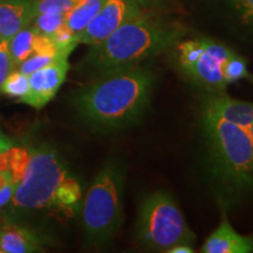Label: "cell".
<instances>
[{"label": "cell", "instance_id": "6da1fadb", "mask_svg": "<svg viewBox=\"0 0 253 253\" xmlns=\"http://www.w3.org/2000/svg\"><path fill=\"white\" fill-rule=\"evenodd\" d=\"M154 77L137 66L112 69L84 87L75 107L86 121L97 126H122L140 114L149 101Z\"/></svg>", "mask_w": 253, "mask_h": 253}, {"label": "cell", "instance_id": "7a4b0ae2", "mask_svg": "<svg viewBox=\"0 0 253 253\" xmlns=\"http://www.w3.org/2000/svg\"><path fill=\"white\" fill-rule=\"evenodd\" d=\"M30 162L20 182L15 186L12 202L28 210L56 209L72 214L80 204L81 186L68 172L62 158L52 148H30Z\"/></svg>", "mask_w": 253, "mask_h": 253}, {"label": "cell", "instance_id": "3957f363", "mask_svg": "<svg viewBox=\"0 0 253 253\" xmlns=\"http://www.w3.org/2000/svg\"><path fill=\"white\" fill-rule=\"evenodd\" d=\"M177 36L178 31L175 28L168 27L141 12L99 45L93 46L88 61L102 73L130 67L168 48Z\"/></svg>", "mask_w": 253, "mask_h": 253}, {"label": "cell", "instance_id": "277c9868", "mask_svg": "<svg viewBox=\"0 0 253 253\" xmlns=\"http://www.w3.org/2000/svg\"><path fill=\"white\" fill-rule=\"evenodd\" d=\"M203 125L221 173L237 188H253V141L249 129L207 112Z\"/></svg>", "mask_w": 253, "mask_h": 253}, {"label": "cell", "instance_id": "5b68a950", "mask_svg": "<svg viewBox=\"0 0 253 253\" xmlns=\"http://www.w3.org/2000/svg\"><path fill=\"white\" fill-rule=\"evenodd\" d=\"M122 175L115 164L104 167L88 189L82 204V224L94 242H104L122 223Z\"/></svg>", "mask_w": 253, "mask_h": 253}, {"label": "cell", "instance_id": "8992f818", "mask_svg": "<svg viewBox=\"0 0 253 253\" xmlns=\"http://www.w3.org/2000/svg\"><path fill=\"white\" fill-rule=\"evenodd\" d=\"M140 242L155 251L168 252L178 244L195 242L182 211L166 192H155L144 199L137 223Z\"/></svg>", "mask_w": 253, "mask_h": 253}, {"label": "cell", "instance_id": "52a82bcc", "mask_svg": "<svg viewBox=\"0 0 253 253\" xmlns=\"http://www.w3.org/2000/svg\"><path fill=\"white\" fill-rule=\"evenodd\" d=\"M138 13H141V8L136 0H107L90 23L77 34L78 42L99 45L126 20Z\"/></svg>", "mask_w": 253, "mask_h": 253}, {"label": "cell", "instance_id": "ba28073f", "mask_svg": "<svg viewBox=\"0 0 253 253\" xmlns=\"http://www.w3.org/2000/svg\"><path fill=\"white\" fill-rule=\"evenodd\" d=\"M233 50L210 39H204V48L194 65L184 69L192 80L207 89L223 90L229 84L224 78V67Z\"/></svg>", "mask_w": 253, "mask_h": 253}, {"label": "cell", "instance_id": "9c48e42d", "mask_svg": "<svg viewBox=\"0 0 253 253\" xmlns=\"http://www.w3.org/2000/svg\"><path fill=\"white\" fill-rule=\"evenodd\" d=\"M68 56L65 54L59 55L46 67L31 73L28 75L30 90L19 101L36 109H41L46 106L55 96L66 80L69 69Z\"/></svg>", "mask_w": 253, "mask_h": 253}, {"label": "cell", "instance_id": "30bf717a", "mask_svg": "<svg viewBox=\"0 0 253 253\" xmlns=\"http://www.w3.org/2000/svg\"><path fill=\"white\" fill-rule=\"evenodd\" d=\"M204 253H250L253 252V235H240L231 225L223 210L219 226L208 237L202 246Z\"/></svg>", "mask_w": 253, "mask_h": 253}, {"label": "cell", "instance_id": "8fae6325", "mask_svg": "<svg viewBox=\"0 0 253 253\" xmlns=\"http://www.w3.org/2000/svg\"><path fill=\"white\" fill-rule=\"evenodd\" d=\"M203 112L249 129L253 120V102L232 99L227 95H213L205 101Z\"/></svg>", "mask_w": 253, "mask_h": 253}, {"label": "cell", "instance_id": "7c38bea8", "mask_svg": "<svg viewBox=\"0 0 253 253\" xmlns=\"http://www.w3.org/2000/svg\"><path fill=\"white\" fill-rule=\"evenodd\" d=\"M34 18L33 0H0V40H9Z\"/></svg>", "mask_w": 253, "mask_h": 253}, {"label": "cell", "instance_id": "4fadbf2b", "mask_svg": "<svg viewBox=\"0 0 253 253\" xmlns=\"http://www.w3.org/2000/svg\"><path fill=\"white\" fill-rule=\"evenodd\" d=\"M39 250V240L30 231L18 226L0 230V253H28Z\"/></svg>", "mask_w": 253, "mask_h": 253}, {"label": "cell", "instance_id": "5bb4252c", "mask_svg": "<svg viewBox=\"0 0 253 253\" xmlns=\"http://www.w3.org/2000/svg\"><path fill=\"white\" fill-rule=\"evenodd\" d=\"M106 1L107 0H80L68 13H66L65 25L73 33L79 34L90 23Z\"/></svg>", "mask_w": 253, "mask_h": 253}, {"label": "cell", "instance_id": "9a60e30c", "mask_svg": "<svg viewBox=\"0 0 253 253\" xmlns=\"http://www.w3.org/2000/svg\"><path fill=\"white\" fill-rule=\"evenodd\" d=\"M36 34L37 31L33 27L27 26L8 40L9 53H11L15 68L21 62L33 55Z\"/></svg>", "mask_w": 253, "mask_h": 253}, {"label": "cell", "instance_id": "2e32d148", "mask_svg": "<svg viewBox=\"0 0 253 253\" xmlns=\"http://www.w3.org/2000/svg\"><path fill=\"white\" fill-rule=\"evenodd\" d=\"M30 90V79L28 75L19 72L17 68L9 73L1 86V93L7 94L15 99H23Z\"/></svg>", "mask_w": 253, "mask_h": 253}, {"label": "cell", "instance_id": "e0dca14e", "mask_svg": "<svg viewBox=\"0 0 253 253\" xmlns=\"http://www.w3.org/2000/svg\"><path fill=\"white\" fill-rule=\"evenodd\" d=\"M9 156V173L12 182L18 184L23 179L26 168L30 162V148H13L8 150Z\"/></svg>", "mask_w": 253, "mask_h": 253}, {"label": "cell", "instance_id": "ac0fdd59", "mask_svg": "<svg viewBox=\"0 0 253 253\" xmlns=\"http://www.w3.org/2000/svg\"><path fill=\"white\" fill-rule=\"evenodd\" d=\"M65 15L66 14L63 13H53V12L40 13L33 19L32 27L38 33L43 34V36L47 37H52L65 24Z\"/></svg>", "mask_w": 253, "mask_h": 253}, {"label": "cell", "instance_id": "d6986e66", "mask_svg": "<svg viewBox=\"0 0 253 253\" xmlns=\"http://www.w3.org/2000/svg\"><path fill=\"white\" fill-rule=\"evenodd\" d=\"M204 48V39H195L183 41L177 47L178 49V61L183 71L197 61Z\"/></svg>", "mask_w": 253, "mask_h": 253}, {"label": "cell", "instance_id": "ffe728a7", "mask_svg": "<svg viewBox=\"0 0 253 253\" xmlns=\"http://www.w3.org/2000/svg\"><path fill=\"white\" fill-rule=\"evenodd\" d=\"M250 77L248 62L244 58L235 53L231 58L227 60L224 67V78L227 84L232 82L239 81L242 79H248Z\"/></svg>", "mask_w": 253, "mask_h": 253}, {"label": "cell", "instance_id": "44dd1931", "mask_svg": "<svg viewBox=\"0 0 253 253\" xmlns=\"http://www.w3.org/2000/svg\"><path fill=\"white\" fill-rule=\"evenodd\" d=\"M80 0H33L34 15L40 13H68Z\"/></svg>", "mask_w": 253, "mask_h": 253}, {"label": "cell", "instance_id": "7402d4cb", "mask_svg": "<svg viewBox=\"0 0 253 253\" xmlns=\"http://www.w3.org/2000/svg\"><path fill=\"white\" fill-rule=\"evenodd\" d=\"M62 55V54H60ZM66 55V54H65ZM59 56V55H58ZM58 56H49V55H40V54H33L30 58L25 60L18 66L17 69L19 72L24 73V74L30 75L31 73L38 71V69L46 67L47 65L52 63Z\"/></svg>", "mask_w": 253, "mask_h": 253}, {"label": "cell", "instance_id": "603a6c76", "mask_svg": "<svg viewBox=\"0 0 253 253\" xmlns=\"http://www.w3.org/2000/svg\"><path fill=\"white\" fill-rule=\"evenodd\" d=\"M14 69L15 66L9 53L8 40H0V93H1V86L6 78Z\"/></svg>", "mask_w": 253, "mask_h": 253}, {"label": "cell", "instance_id": "cb8c5ba5", "mask_svg": "<svg viewBox=\"0 0 253 253\" xmlns=\"http://www.w3.org/2000/svg\"><path fill=\"white\" fill-rule=\"evenodd\" d=\"M15 186H17V184L14 182H9L5 186L0 188V208L4 207L13 198Z\"/></svg>", "mask_w": 253, "mask_h": 253}, {"label": "cell", "instance_id": "d4e9b609", "mask_svg": "<svg viewBox=\"0 0 253 253\" xmlns=\"http://www.w3.org/2000/svg\"><path fill=\"white\" fill-rule=\"evenodd\" d=\"M232 4L239 15L253 11V0H232Z\"/></svg>", "mask_w": 253, "mask_h": 253}, {"label": "cell", "instance_id": "484cf974", "mask_svg": "<svg viewBox=\"0 0 253 253\" xmlns=\"http://www.w3.org/2000/svg\"><path fill=\"white\" fill-rule=\"evenodd\" d=\"M0 171H8L9 172V156L8 150L0 153Z\"/></svg>", "mask_w": 253, "mask_h": 253}, {"label": "cell", "instance_id": "4316f807", "mask_svg": "<svg viewBox=\"0 0 253 253\" xmlns=\"http://www.w3.org/2000/svg\"><path fill=\"white\" fill-rule=\"evenodd\" d=\"M169 253H192L194 249L190 244H178L168 251Z\"/></svg>", "mask_w": 253, "mask_h": 253}, {"label": "cell", "instance_id": "83f0119b", "mask_svg": "<svg viewBox=\"0 0 253 253\" xmlns=\"http://www.w3.org/2000/svg\"><path fill=\"white\" fill-rule=\"evenodd\" d=\"M12 148V142L5 134L0 131V153H4Z\"/></svg>", "mask_w": 253, "mask_h": 253}, {"label": "cell", "instance_id": "f1b7e54d", "mask_svg": "<svg viewBox=\"0 0 253 253\" xmlns=\"http://www.w3.org/2000/svg\"><path fill=\"white\" fill-rule=\"evenodd\" d=\"M240 17V20H242V23L246 25V26L253 28V11L249 12V13L246 14H243V15H239Z\"/></svg>", "mask_w": 253, "mask_h": 253}, {"label": "cell", "instance_id": "f546056e", "mask_svg": "<svg viewBox=\"0 0 253 253\" xmlns=\"http://www.w3.org/2000/svg\"><path fill=\"white\" fill-rule=\"evenodd\" d=\"M9 182H12L11 173H9L8 171H4V172L0 171V188L5 186Z\"/></svg>", "mask_w": 253, "mask_h": 253}, {"label": "cell", "instance_id": "4dcf8cb0", "mask_svg": "<svg viewBox=\"0 0 253 253\" xmlns=\"http://www.w3.org/2000/svg\"><path fill=\"white\" fill-rule=\"evenodd\" d=\"M136 1L138 2V5L140 6H149V5H153L154 2H156L157 0H136Z\"/></svg>", "mask_w": 253, "mask_h": 253}, {"label": "cell", "instance_id": "1f68e13d", "mask_svg": "<svg viewBox=\"0 0 253 253\" xmlns=\"http://www.w3.org/2000/svg\"><path fill=\"white\" fill-rule=\"evenodd\" d=\"M249 132H250V136H251V138H252V141H253V120H252L251 126H250V128H249Z\"/></svg>", "mask_w": 253, "mask_h": 253}]
</instances>
